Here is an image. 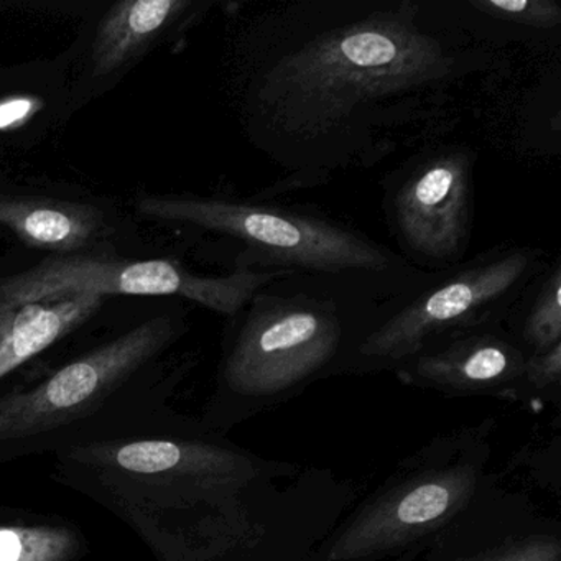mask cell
Segmentation results:
<instances>
[{
    "label": "cell",
    "mask_w": 561,
    "mask_h": 561,
    "mask_svg": "<svg viewBox=\"0 0 561 561\" xmlns=\"http://www.w3.org/2000/svg\"><path fill=\"white\" fill-rule=\"evenodd\" d=\"M284 271L236 265L226 275L195 274L167 259L126 261L107 255H54L34 268L0 278V317L19 305L65 295L180 297L234 318L251 298Z\"/></svg>",
    "instance_id": "5b68a950"
},
{
    "label": "cell",
    "mask_w": 561,
    "mask_h": 561,
    "mask_svg": "<svg viewBox=\"0 0 561 561\" xmlns=\"http://www.w3.org/2000/svg\"><path fill=\"white\" fill-rule=\"evenodd\" d=\"M78 540L68 528L0 525V561H68Z\"/></svg>",
    "instance_id": "9a60e30c"
},
{
    "label": "cell",
    "mask_w": 561,
    "mask_h": 561,
    "mask_svg": "<svg viewBox=\"0 0 561 561\" xmlns=\"http://www.w3.org/2000/svg\"><path fill=\"white\" fill-rule=\"evenodd\" d=\"M137 213L242 245L236 265L257 271L423 280L433 275L346 222L271 203L205 196L137 199Z\"/></svg>",
    "instance_id": "3957f363"
},
{
    "label": "cell",
    "mask_w": 561,
    "mask_h": 561,
    "mask_svg": "<svg viewBox=\"0 0 561 561\" xmlns=\"http://www.w3.org/2000/svg\"><path fill=\"white\" fill-rule=\"evenodd\" d=\"M359 275L285 272L236 321L225 379L234 392H284L328 366L354 333L366 337L403 300L432 284Z\"/></svg>",
    "instance_id": "7a4b0ae2"
},
{
    "label": "cell",
    "mask_w": 561,
    "mask_h": 561,
    "mask_svg": "<svg viewBox=\"0 0 561 561\" xmlns=\"http://www.w3.org/2000/svg\"><path fill=\"white\" fill-rule=\"evenodd\" d=\"M499 327L466 331L436 341L446 344L435 353L422 351L412 356L416 359L413 367L425 379L459 386L507 379L525 366V359L514 343L495 333Z\"/></svg>",
    "instance_id": "4fadbf2b"
},
{
    "label": "cell",
    "mask_w": 561,
    "mask_h": 561,
    "mask_svg": "<svg viewBox=\"0 0 561 561\" xmlns=\"http://www.w3.org/2000/svg\"><path fill=\"white\" fill-rule=\"evenodd\" d=\"M209 8L192 0H127L101 19L91 50L90 70L103 80L133 64L173 28L193 21Z\"/></svg>",
    "instance_id": "9c48e42d"
},
{
    "label": "cell",
    "mask_w": 561,
    "mask_h": 561,
    "mask_svg": "<svg viewBox=\"0 0 561 561\" xmlns=\"http://www.w3.org/2000/svg\"><path fill=\"white\" fill-rule=\"evenodd\" d=\"M0 226L31 248L55 255L87 254L111 231L107 216L96 206L2 192Z\"/></svg>",
    "instance_id": "30bf717a"
},
{
    "label": "cell",
    "mask_w": 561,
    "mask_h": 561,
    "mask_svg": "<svg viewBox=\"0 0 561 561\" xmlns=\"http://www.w3.org/2000/svg\"><path fill=\"white\" fill-rule=\"evenodd\" d=\"M179 333V321L157 317L67 364L24 392L0 399V442L31 438L65 425L126 382Z\"/></svg>",
    "instance_id": "52a82bcc"
},
{
    "label": "cell",
    "mask_w": 561,
    "mask_h": 561,
    "mask_svg": "<svg viewBox=\"0 0 561 561\" xmlns=\"http://www.w3.org/2000/svg\"><path fill=\"white\" fill-rule=\"evenodd\" d=\"M537 38L468 0H272L236 25L232 106L282 172L262 202L445 140L511 80Z\"/></svg>",
    "instance_id": "6da1fadb"
},
{
    "label": "cell",
    "mask_w": 561,
    "mask_h": 561,
    "mask_svg": "<svg viewBox=\"0 0 561 561\" xmlns=\"http://www.w3.org/2000/svg\"><path fill=\"white\" fill-rule=\"evenodd\" d=\"M479 14L495 24L547 41L561 28V4L557 0H468Z\"/></svg>",
    "instance_id": "2e32d148"
},
{
    "label": "cell",
    "mask_w": 561,
    "mask_h": 561,
    "mask_svg": "<svg viewBox=\"0 0 561 561\" xmlns=\"http://www.w3.org/2000/svg\"><path fill=\"white\" fill-rule=\"evenodd\" d=\"M104 297L78 294L19 305L0 317V379L87 323Z\"/></svg>",
    "instance_id": "7c38bea8"
},
{
    "label": "cell",
    "mask_w": 561,
    "mask_h": 561,
    "mask_svg": "<svg viewBox=\"0 0 561 561\" xmlns=\"http://www.w3.org/2000/svg\"><path fill=\"white\" fill-rule=\"evenodd\" d=\"M548 262L541 249L501 245L439 272L383 318L356 354L397 363L445 337L499 327Z\"/></svg>",
    "instance_id": "277c9868"
},
{
    "label": "cell",
    "mask_w": 561,
    "mask_h": 561,
    "mask_svg": "<svg viewBox=\"0 0 561 561\" xmlns=\"http://www.w3.org/2000/svg\"><path fill=\"white\" fill-rule=\"evenodd\" d=\"M478 152L466 144H428L383 179V213L402 257L423 272L461 264L474 221Z\"/></svg>",
    "instance_id": "8992f818"
},
{
    "label": "cell",
    "mask_w": 561,
    "mask_h": 561,
    "mask_svg": "<svg viewBox=\"0 0 561 561\" xmlns=\"http://www.w3.org/2000/svg\"><path fill=\"white\" fill-rule=\"evenodd\" d=\"M472 484L474 481L468 472H451L409 489L405 494L379 505L357 522L334 545L331 558L353 560L403 540L420 528L426 530L459 507Z\"/></svg>",
    "instance_id": "ba28073f"
},
{
    "label": "cell",
    "mask_w": 561,
    "mask_h": 561,
    "mask_svg": "<svg viewBox=\"0 0 561 561\" xmlns=\"http://www.w3.org/2000/svg\"><path fill=\"white\" fill-rule=\"evenodd\" d=\"M558 550L550 541H531L495 561H553Z\"/></svg>",
    "instance_id": "e0dca14e"
},
{
    "label": "cell",
    "mask_w": 561,
    "mask_h": 561,
    "mask_svg": "<svg viewBox=\"0 0 561 561\" xmlns=\"http://www.w3.org/2000/svg\"><path fill=\"white\" fill-rule=\"evenodd\" d=\"M71 91L57 65L5 68L0 93V147L28 146L67 119Z\"/></svg>",
    "instance_id": "8fae6325"
},
{
    "label": "cell",
    "mask_w": 561,
    "mask_h": 561,
    "mask_svg": "<svg viewBox=\"0 0 561 561\" xmlns=\"http://www.w3.org/2000/svg\"><path fill=\"white\" fill-rule=\"evenodd\" d=\"M505 320H515L520 340L535 354L545 353L561 340V261H550L530 282Z\"/></svg>",
    "instance_id": "5bb4252c"
}]
</instances>
